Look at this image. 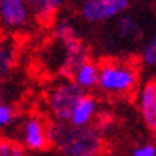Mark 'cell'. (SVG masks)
<instances>
[{"instance_id": "5", "label": "cell", "mask_w": 156, "mask_h": 156, "mask_svg": "<svg viewBox=\"0 0 156 156\" xmlns=\"http://www.w3.org/2000/svg\"><path fill=\"white\" fill-rule=\"evenodd\" d=\"M129 0H81L78 5L80 18L88 24H101L116 19L127 11Z\"/></svg>"}, {"instance_id": "12", "label": "cell", "mask_w": 156, "mask_h": 156, "mask_svg": "<svg viewBox=\"0 0 156 156\" xmlns=\"http://www.w3.org/2000/svg\"><path fill=\"white\" fill-rule=\"evenodd\" d=\"M67 3V0H32V11L41 23L53 21L58 11Z\"/></svg>"}, {"instance_id": "6", "label": "cell", "mask_w": 156, "mask_h": 156, "mask_svg": "<svg viewBox=\"0 0 156 156\" xmlns=\"http://www.w3.org/2000/svg\"><path fill=\"white\" fill-rule=\"evenodd\" d=\"M34 16L27 0H0V26L10 32H21L29 27Z\"/></svg>"}, {"instance_id": "14", "label": "cell", "mask_w": 156, "mask_h": 156, "mask_svg": "<svg viewBox=\"0 0 156 156\" xmlns=\"http://www.w3.org/2000/svg\"><path fill=\"white\" fill-rule=\"evenodd\" d=\"M140 64L145 69L156 72V30L140 49Z\"/></svg>"}, {"instance_id": "15", "label": "cell", "mask_w": 156, "mask_h": 156, "mask_svg": "<svg viewBox=\"0 0 156 156\" xmlns=\"http://www.w3.org/2000/svg\"><path fill=\"white\" fill-rule=\"evenodd\" d=\"M24 147L10 139H0V156H23Z\"/></svg>"}, {"instance_id": "2", "label": "cell", "mask_w": 156, "mask_h": 156, "mask_svg": "<svg viewBox=\"0 0 156 156\" xmlns=\"http://www.w3.org/2000/svg\"><path fill=\"white\" fill-rule=\"evenodd\" d=\"M139 81V66L132 59L110 58L99 64L97 88L107 96H127L136 91Z\"/></svg>"}, {"instance_id": "3", "label": "cell", "mask_w": 156, "mask_h": 156, "mask_svg": "<svg viewBox=\"0 0 156 156\" xmlns=\"http://www.w3.org/2000/svg\"><path fill=\"white\" fill-rule=\"evenodd\" d=\"M53 34H54V37L58 40V43L64 53L62 61L59 62L58 72L61 76H70L73 72V69L83 59L88 58L84 41L81 38L80 32L76 30V27L69 19L56 21Z\"/></svg>"}, {"instance_id": "13", "label": "cell", "mask_w": 156, "mask_h": 156, "mask_svg": "<svg viewBox=\"0 0 156 156\" xmlns=\"http://www.w3.org/2000/svg\"><path fill=\"white\" fill-rule=\"evenodd\" d=\"M16 45L11 40L0 38V78L6 76L16 66Z\"/></svg>"}, {"instance_id": "11", "label": "cell", "mask_w": 156, "mask_h": 156, "mask_svg": "<svg viewBox=\"0 0 156 156\" xmlns=\"http://www.w3.org/2000/svg\"><path fill=\"white\" fill-rule=\"evenodd\" d=\"M142 26L139 23V19L131 15V13H121L116 18V35L124 41H129V43H136L142 38Z\"/></svg>"}, {"instance_id": "10", "label": "cell", "mask_w": 156, "mask_h": 156, "mask_svg": "<svg viewBox=\"0 0 156 156\" xmlns=\"http://www.w3.org/2000/svg\"><path fill=\"white\" fill-rule=\"evenodd\" d=\"M72 80L80 86L84 93L97 88V78H99V64L93 59H83L72 72Z\"/></svg>"}, {"instance_id": "20", "label": "cell", "mask_w": 156, "mask_h": 156, "mask_svg": "<svg viewBox=\"0 0 156 156\" xmlns=\"http://www.w3.org/2000/svg\"><path fill=\"white\" fill-rule=\"evenodd\" d=\"M27 2H32V0H27Z\"/></svg>"}, {"instance_id": "17", "label": "cell", "mask_w": 156, "mask_h": 156, "mask_svg": "<svg viewBox=\"0 0 156 156\" xmlns=\"http://www.w3.org/2000/svg\"><path fill=\"white\" fill-rule=\"evenodd\" d=\"M132 156H156V145L153 144H142L132 148L129 151Z\"/></svg>"}, {"instance_id": "9", "label": "cell", "mask_w": 156, "mask_h": 156, "mask_svg": "<svg viewBox=\"0 0 156 156\" xmlns=\"http://www.w3.org/2000/svg\"><path fill=\"white\" fill-rule=\"evenodd\" d=\"M99 115V102L93 94L83 93L76 101L75 107L70 113L69 123L73 126H89L96 121Z\"/></svg>"}, {"instance_id": "16", "label": "cell", "mask_w": 156, "mask_h": 156, "mask_svg": "<svg viewBox=\"0 0 156 156\" xmlns=\"http://www.w3.org/2000/svg\"><path fill=\"white\" fill-rule=\"evenodd\" d=\"M13 119H15V110H13L11 105L0 102V132L5 131L8 127Z\"/></svg>"}, {"instance_id": "7", "label": "cell", "mask_w": 156, "mask_h": 156, "mask_svg": "<svg viewBox=\"0 0 156 156\" xmlns=\"http://www.w3.org/2000/svg\"><path fill=\"white\" fill-rule=\"evenodd\" d=\"M19 140L24 150L29 151H46L49 147V134H48V124L41 116L32 115L27 116L19 129Z\"/></svg>"}, {"instance_id": "8", "label": "cell", "mask_w": 156, "mask_h": 156, "mask_svg": "<svg viewBox=\"0 0 156 156\" xmlns=\"http://www.w3.org/2000/svg\"><path fill=\"white\" fill-rule=\"evenodd\" d=\"M137 105L145 127L156 136V83L148 80L140 86L137 96Z\"/></svg>"}, {"instance_id": "1", "label": "cell", "mask_w": 156, "mask_h": 156, "mask_svg": "<svg viewBox=\"0 0 156 156\" xmlns=\"http://www.w3.org/2000/svg\"><path fill=\"white\" fill-rule=\"evenodd\" d=\"M49 145L67 156H97L104 151V137L93 126H73L54 121L48 126Z\"/></svg>"}, {"instance_id": "19", "label": "cell", "mask_w": 156, "mask_h": 156, "mask_svg": "<svg viewBox=\"0 0 156 156\" xmlns=\"http://www.w3.org/2000/svg\"><path fill=\"white\" fill-rule=\"evenodd\" d=\"M153 80H154V83H156V78H153Z\"/></svg>"}, {"instance_id": "18", "label": "cell", "mask_w": 156, "mask_h": 156, "mask_svg": "<svg viewBox=\"0 0 156 156\" xmlns=\"http://www.w3.org/2000/svg\"><path fill=\"white\" fill-rule=\"evenodd\" d=\"M0 102H2V93H0Z\"/></svg>"}, {"instance_id": "4", "label": "cell", "mask_w": 156, "mask_h": 156, "mask_svg": "<svg viewBox=\"0 0 156 156\" xmlns=\"http://www.w3.org/2000/svg\"><path fill=\"white\" fill-rule=\"evenodd\" d=\"M84 91L73 80H64L49 89L48 93V112L54 121H69L76 101Z\"/></svg>"}]
</instances>
